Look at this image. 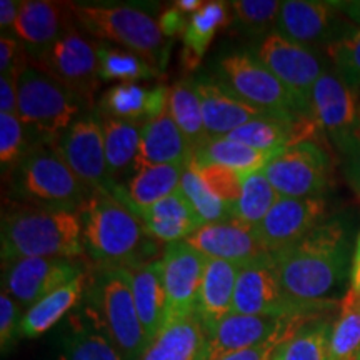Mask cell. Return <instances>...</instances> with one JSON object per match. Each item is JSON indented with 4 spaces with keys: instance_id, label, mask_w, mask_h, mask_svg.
Returning a JSON list of instances; mask_svg holds the SVG:
<instances>
[{
    "instance_id": "d4e9b609",
    "label": "cell",
    "mask_w": 360,
    "mask_h": 360,
    "mask_svg": "<svg viewBox=\"0 0 360 360\" xmlns=\"http://www.w3.org/2000/svg\"><path fill=\"white\" fill-rule=\"evenodd\" d=\"M124 269L132 287L139 319L150 344L165 327V319H167V297H165L164 283H162L160 262L159 259H155Z\"/></svg>"
},
{
    "instance_id": "cb8c5ba5",
    "label": "cell",
    "mask_w": 360,
    "mask_h": 360,
    "mask_svg": "<svg viewBox=\"0 0 360 360\" xmlns=\"http://www.w3.org/2000/svg\"><path fill=\"white\" fill-rule=\"evenodd\" d=\"M193 159V147L188 143L169 112L146 124L141 132L139 152L132 174L143 167L165 164H188Z\"/></svg>"
},
{
    "instance_id": "30bf717a",
    "label": "cell",
    "mask_w": 360,
    "mask_h": 360,
    "mask_svg": "<svg viewBox=\"0 0 360 360\" xmlns=\"http://www.w3.org/2000/svg\"><path fill=\"white\" fill-rule=\"evenodd\" d=\"M262 174L281 197H322L332 182L330 157L315 141H305L277 152Z\"/></svg>"
},
{
    "instance_id": "5bb4252c",
    "label": "cell",
    "mask_w": 360,
    "mask_h": 360,
    "mask_svg": "<svg viewBox=\"0 0 360 360\" xmlns=\"http://www.w3.org/2000/svg\"><path fill=\"white\" fill-rule=\"evenodd\" d=\"M255 57L310 110L314 85L326 72L322 57L307 45L292 42L272 32L260 40Z\"/></svg>"
},
{
    "instance_id": "ffe728a7",
    "label": "cell",
    "mask_w": 360,
    "mask_h": 360,
    "mask_svg": "<svg viewBox=\"0 0 360 360\" xmlns=\"http://www.w3.org/2000/svg\"><path fill=\"white\" fill-rule=\"evenodd\" d=\"M186 242L207 259H219L238 265H247L269 255L254 229L236 220L202 225L186 238Z\"/></svg>"
},
{
    "instance_id": "f907efd6",
    "label": "cell",
    "mask_w": 360,
    "mask_h": 360,
    "mask_svg": "<svg viewBox=\"0 0 360 360\" xmlns=\"http://www.w3.org/2000/svg\"><path fill=\"white\" fill-rule=\"evenodd\" d=\"M19 8L20 2H17V0H2L0 2V29H2V34H12L17 15H19Z\"/></svg>"
},
{
    "instance_id": "1f68e13d",
    "label": "cell",
    "mask_w": 360,
    "mask_h": 360,
    "mask_svg": "<svg viewBox=\"0 0 360 360\" xmlns=\"http://www.w3.org/2000/svg\"><path fill=\"white\" fill-rule=\"evenodd\" d=\"M60 360H124L115 345L85 314H75L60 340Z\"/></svg>"
},
{
    "instance_id": "7402d4cb",
    "label": "cell",
    "mask_w": 360,
    "mask_h": 360,
    "mask_svg": "<svg viewBox=\"0 0 360 360\" xmlns=\"http://www.w3.org/2000/svg\"><path fill=\"white\" fill-rule=\"evenodd\" d=\"M197 94L200 97L202 114L209 139L227 137L229 134L257 117L267 115L242 101L233 90L220 79H193Z\"/></svg>"
},
{
    "instance_id": "44dd1931",
    "label": "cell",
    "mask_w": 360,
    "mask_h": 360,
    "mask_svg": "<svg viewBox=\"0 0 360 360\" xmlns=\"http://www.w3.org/2000/svg\"><path fill=\"white\" fill-rule=\"evenodd\" d=\"M72 27H75V22L69 2L24 0L12 35L27 49L29 57H35Z\"/></svg>"
},
{
    "instance_id": "bcb514c9",
    "label": "cell",
    "mask_w": 360,
    "mask_h": 360,
    "mask_svg": "<svg viewBox=\"0 0 360 360\" xmlns=\"http://www.w3.org/2000/svg\"><path fill=\"white\" fill-rule=\"evenodd\" d=\"M29 60L20 62L6 74L0 75V114L17 115L19 105V82Z\"/></svg>"
},
{
    "instance_id": "ac0fdd59",
    "label": "cell",
    "mask_w": 360,
    "mask_h": 360,
    "mask_svg": "<svg viewBox=\"0 0 360 360\" xmlns=\"http://www.w3.org/2000/svg\"><path fill=\"white\" fill-rule=\"evenodd\" d=\"M326 210L322 197H281L254 232L269 254H277L323 224Z\"/></svg>"
},
{
    "instance_id": "f35d334b",
    "label": "cell",
    "mask_w": 360,
    "mask_h": 360,
    "mask_svg": "<svg viewBox=\"0 0 360 360\" xmlns=\"http://www.w3.org/2000/svg\"><path fill=\"white\" fill-rule=\"evenodd\" d=\"M96 47L98 53L101 80L135 82V80H152L162 77V72L154 69L137 53L125 51V49L110 47L103 42H96Z\"/></svg>"
},
{
    "instance_id": "83f0119b",
    "label": "cell",
    "mask_w": 360,
    "mask_h": 360,
    "mask_svg": "<svg viewBox=\"0 0 360 360\" xmlns=\"http://www.w3.org/2000/svg\"><path fill=\"white\" fill-rule=\"evenodd\" d=\"M186 165L165 164L143 167L130 175L125 184H119L112 195L139 215L141 210L148 209L177 191Z\"/></svg>"
},
{
    "instance_id": "4fadbf2b",
    "label": "cell",
    "mask_w": 360,
    "mask_h": 360,
    "mask_svg": "<svg viewBox=\"0 0 360 360\" xmlns=\"http://www.w3.org/2000/svg\"><path fill=\"white\" fill-rule=\"evenodd\" d=\"M232 312L272 317H314L323 309L299 305L283 294L272 254L242 265L233 292Z\"/></svg>"
},
{
    "instance_id": "c3c4849f",
    "label": "cell",
    "mask_w": 360,
    "mask_h": 360,
    "mask_svg": "<svg viewBox=\"0 0 360 360\" xmlns=\"http://www.w3.org/2000/svg\"><path fill=\"white\" fill-rule=\"evenodd\" d=\"M289 337H274L264 344L255 345V347H249L244 350H237V352H229L217 355V357L205 359V360H270L274 352H276L278 345L282 344L283 340H287Z\"/></svg>"
},
{
    "instance_id": "7a4b0ae2",
    "label": "cell",
    "mask_w": 360,
    "mask_h": 360,
    "mask_svg": "<svg viewBox=\"0 0 360 360\" xmlns=\"http://www.w3.org/2000/svg\"><path fill=\"white\" fill-rule=\"evenodd\" d=\"M2 262L20 259H79L85 255L75 210L25 207L4 214Z\"/></svg>"
},
{
    "instance_id": "4dcf8cb0",
    "label": "cell",
    "mask_w": 360,
    "mask_h": 360,
    "mask_svg": "<svg viewBox=\"0 0 360 360\" xmlns=\"http://www.w3.org/2000/svg\"><path fill=\"white\" fill-rule=\"evenodd\" d=\"M276 154L255 150L244 143L229 141L225 137L209 139L193 150V162L199 165H220V167L236 170L247 179L255 172H262L269 160Z\"/></svg>"
},
{
    "instance_id": "9c48e42d",
    "label": "cell",
    "mask_w": 360,
    "mask_h": 360,
    "mask_svg": "<svg viewBox=\"0 0 360 360\" xmlns=\"http://www.w3.org/2000/svg\"><path fill=\"white\" fill-rule=\"evenodd\" d=\"M34 67L64 85L85 103L89 110L94 109L97 90L101 87L98 74V53L96 42H92L77 25L60 35L51 47L35 57H29Z\"/></svg>"
},
{
    "instance_id": "d6a6232c",
    "label": "cell",
    "mask_w": 360,
    "mask_h": 360,
    "mask_svg": "<svg viewBox=\"0 0 360 360\" xmlns=\"http://www.w3.org/2000/svg\"><path fill=\"white\" fill-rule=\"evenodd\" d=\"M231 24L227 2H205L204 7L188 17L184 42V64L193 70L200 64L202 57L209 49L215 34L225 25Z\"/></svg>"
},
{
    "instance_id": "e575fe53",
    "label": "cell",
    "mask_w": 360,
    "mask_h": 360,
    "mask_svg": "<svg viewBox=\"0 0 360 360\" xmlns=\"http://www.w3.org/2000/svg\"><path fill=\"white\" fill-rule=\"evenodd\" d=\"M167 112L174 119L175 125L186 135L193 150L209 141L200 97L193 80H180L169 87Z\"/></svg>"
},
{
    "instance_id": "4316f807",
    "label": "cell",
    "mask_w": 360,
    "mask_h": 360,
    "mask_svg": "<svg viewBox=\"0 0 360 360\" xmlns=\"http://www.w3.org/2000/svg\"><path fill=\"white\" fill-rule=\"evenodd\" d=\"M242 265L219 259H207L204 277L197 300V315L204 323L207 335L214 327L232 314L233 292Z\"/></svg>"
},
{
    "instance_id": "52a82bcc",
    "label": "cell",
    "mask_w": 360,
    "mask_h": 360,
    "mask_svg": "<svg viewBox=\"0 0 360 360\" xmlns=\"http://www.w3.org/2000/svg\"><path fill=\"white\" fill-rule=\"evenodd\" d=\"M84 109L87 107L74 92L37 67L27 65L19 82L17 115L37 143L52 146L82 117Z\"/></svg>"
},
{
    "instance_id": "816d5d0a",
    "label": "cell",
    "mask_w": 360,
    "mask_h": 360,
    "mask_svg": "<svg viewBox=\"0 0 360 360\" xmlns=\"http://www.w3.org/2000/svg\"><path fill=\"white\" fill-rule=\"evenodd\" d=\"M345 174H347L350 186H352L355 193L360 197V147H357L347 155Z\"/></svg>"
},
{
    "instance_id": "74e56055",
    "label": "cell",
    "mask_w": 360,
    "mask_h": 360,
    "mask_svg": "<svg viewBox=\"0 0 360 360\" xmlns=\"http://www.w3.org/2000/svg\"><path fill=\"white\" fill-rule=\"evenodd\" d=\"M360 354V294L347 290L332 326L328 360H350Z\"/></svg>"
},
{
    "instance_id": "f546056e",
    "label": "cell",
    "mask_w": 360,
    "mask_h": 360,
    "mask_svg": "<svg viewBox=\"0 0 360 360\" xmlns=\"http://www.w3.org/2000/svg\"><path fill=\"white\" fill-rule=\"evenodd\" d=\"M87 278L89 274H80L77 278H74L67 285L53 290L52 294L45 295L37 304L27 309V312L22 315L19 337L34 339V337L42 335L52 327H56L75 305L82 302Z\"/></svg>"
},
{
    "instance_id": "db71d44e",
    "label": "cell",
    "mask_w": 360,
    "mask_h": 360,
    "mask_svg": "<svg viewBox=\"0 0 360 360\" xmlns=\"http://www.w3.org/2000/svg\"><path fill=\"white\" fill-rule=\"evenodd\" d=\"M204 4L205 2H202V0H177V2H174V7H177L184 13H191L192 15V13L200 11Z\"/></svg>"
},
{
    "instance_id": "9a60e30c",
    "label": "cell",
    "mask_w": 360,
    "mask_h": 360,
    "mask_svg": "<svg viewBox=\"0 0 360 360\" xmlns=\"http://www.w3.org/2000/svg\"><path fill=\"white\" fill-rule=\"evenodd\" d=\"M160 262V276L167 297V323L197 314V300L204 277L207 257L186 240L165 245Z\"/></svg>"
},
{
    "instance_id": "ab89813d",
    "label": "cell",
    "mask_w": 360,
    "mask_h": 360,
    "mask_svg": "<svg viewBox=\"0 0 360 360\" xmlns=\"http://www.w3.org/2000/svg\"><path fill=\"white\" fill-rule=\"evenodd\" d=\"M231 24L254 37H267L276 30L282 2L277 0H233L227 2Z\"/></svg>"
},
{
    "instance_id": "8d00e7d4",
    "label": "cell",
    "mask_w": 360,
    "mask_h": 360,
    "mask_svg": "<svg viewBox=\"0 0 360 360\" xmlns=\"http://www.w3.org/2000/svg\"><path fill=\"white\" fill-rule=\"evenodd\" d=\"M278 199L281 193L270 186L262 172L252 174L244 180L240 197L231 207V220L252 229L257 227Z\"/></svg>"
},
{
    "instance_id": "ee69618b",
    "label": "cell",
    "mask_w": 360,
    "mask_h": 360,
    "mask_svg": "<svg viewBox=\"0 0 360 360\" xmlns=\"http://www.w3.org/2000/svg\"><path fill=\"white\" fill-rule=\"evenodd\" d=\"M197 172L205 182V186L231 209L236 204L244 187V177L236 170L220 167V165H199L193 162Z\"/></svg>"
},
{
    "instance_id": "5b68a950",
    "label": "cell",
    "mask_w": 360,
    "mask_h": 360,
    "mask_svg": "<svg viewBox=\"0 0 360 360\" xmlns=\"http://www.w3.org/2000/svg\"><path fill=\"white\" fill-rule=\"evenodd\" d=\"M75 25L101 42H110L137 53L164 74L172 39L160 30L159 22L141 8L129 6H92L69 2Z\"/></svg>"
},
{
    "instance_id": "603a6c76",
    "label": "cell",
    "mask_w": 360,
    "mask_h": 360,
    "mask_svg": "<svg viewBox=\"0 0 360 360\" xmlns=\"http://www.w3.org/2000/svg\"><path fill=\"white\" fill-rule=\"evenodd\" d=\"M169 87H146L137 82H120L103 92L98 101V114L146 125L167 112Z\"/></svg>"
},
{
    "instance_id": "60d3db41",
    "label": "cell",
    "mask_w": 360,
    "mask_h": 360,
    "mask_svg": "<svg viewBox=\"0 0 360 360\" xmlns=\"http://www.w3.org/2000/svg\"><path fill=\"white\" fill-rule=\"evenodd\" d=\"M180 191L191 202L202 225L227 222L232 219L231 209L205 186V182L197 172L195 165H193V159L188 162L186 170H184L182 180H180Z\"/></svg>"
},
{
    "instance_id": "d590c367",
    "label": "cell",
    "mask_w": 360,
    "mask_h": 360,
    "mask_svg": "<svg viewBox=\"0 0 360 360\" xmlns=\"http://www.w3.org/2000/svg\"><path fill=\"white\" fill-rule=\"evenodd\" d=\"M334 322L317 319L283 340L270 360H328Z\"/></svg>"
},
{
    "instance_id": "277c9868",
    "label": "cell",
    "mask_w": 360,
    "mask_h": 360,
    "mask_svg": "<svg viewBox=\"0 0 360 360\" xmlns=\"http://www.w3.org/2000/svg\"><path fill=\"white\" fill-rule=\"evenodd\" d=\"M82 312L107 335L124 360H141L148 340L124 267H96L89 274Z\"/></svg>"
},
{
    "instance_id": "3957f363",
    "label": "cell",
    "mask_w": 360,
    "mask_h": 360,
    "mask_svg": "<svg viewBox=\"0 0 360 360\" xmlns=\"http://www.w3.org/2000/svg\"><path fill=\"white\" fill-rule=\"evenodd\" d=\"M85 254L97 267H129L143 260L148 237L141 217L107 192H90L79 209Z\"/></svg>"
},
{
    "instance_id": "d6986e66",
    "label": "cell",
    "mask_w": 360,
    "mask_h": 360,
    "mask_svg": "<svg viewBox=\"0 0 360 360\" xmlns=\"http://www.w3.org/2000/svg\"><path fill=\"white\" fill-rule=\"evenodd\" d=\"M337 2L287 0L282 2L276 30L282 37L302 45H327L339 40L340 22Z\"/></svg>"
},
{
    "instance_id": "11a10c76",
    "label": "cell",
    "mask_w": 360,
    "mask_h": 360,
    "mask_svg": "<svg viewBox=\"0 0 360 360\" xmlns=\"http://www.w3.org/2000/svg\"><path fill=\"white\" fill-rule=\"evenodd\" d=\"M350 360H360V354L357 355V357H354V359H350Z\"/></svg>"
},
{
    "instance_id": "f1b7e54d",
    "label": "cell",
    "mask_w": 360,
    "mask_h": 360,
    "mask_svg": "<svg viewBox=\"0 0 360 360\" xmlns=\"http://www.w3.org/2000/svg\"><path fill=\"white\" fill-rule=\"evenodd\" d=\"M207 330L199 315L167 323L147 345L141 360H202L207 345Z\"/></svg>"
},
{
    "instance_id": "6da1fadb",
    "label": "cell",
    "mask_w": 360,
    "mask_h": 360,
    "mask_svg": "<svg viewBox=\"0 0 360 360\" xmlns=\"http://www.w3.org/2000/svg\"><path fill=\"white\" fill-rule=\"evenodd\" d=\"M272 257L283 294L292 302L323 310L342 302L340 289L349 276L350 242L340 220L321 224Z\"/></svg>"
},
{
    "instance_id": "ba28073f",
    "label": "cell",
    "mask_w": 360,
    "mask_h": 360,
    "mask_svg": "<svg viewBox=\"0 0 360 360\" xmlns=\"http://www.w3.org/2000/svg\"><path fill=\"white\" fill-rule=\"evenodd\" d=\"M220 80L242 101L264 114L287 120H314L312 110L297 98L262 62L250 52H232L219 58Z\"/></svg>"
},
{
    "instance_id": "836d02e7",
    "label": "cell",
    "mask_w": 360,
    "mask_h": 360,
    "mask_svg": "<svg viewBox=\"0 0 360 360\" xmlns=\"http://www.w3.org/2000/svg\"><path fill=\"white\" fill-rule=\"evenodd\" d=\"M98 115L102 119L109 174L112 180L119 186L120 179L132 174L135 157L139 152V142H141L142 125L102 114Z\"/></svg>"
},
{
    "instance_id": "484cf974",
    "label": "cell",
    "mask_w": 360,
    "mask_h": 360,
    "mask_svg": "<svg viewBox=\"0 0 360 360\" xmlns=\"http://www.w3.org/2000/svg\"><path fill=\"white\" fill-rule=\"evenodd\" d=\"M139 217L147 236L165 245L186 240L191 233L202 227L200 219L180 187L165 199L141 210Z\"/></svg>"
},
{
    "instance_id": "7dc6e473",
    "label": "cell",
    "mask_w": 360,
    "mask_h": 360,
    "mask_svg": "<svg viewBox=\"0 0 360 360\" xmlns=\"http://www.w3.org/2000/svg\"><path fill=\"white\" fill-rule=\"evenodd\" d=\"M29 60V52L12 34L0 37V74H6L20 62Z\"/></svg>"
},
{
    "instance_id": "f5cc1de1",
    "label": "cell",
    "mask_w": 360,
    "mask_h": 360,
    "mask_svg": "<svg viewBox=\"0 0 360 360\" xmlns=\"http://www.w3.org/2000/svg\"><path fill=\"white\" fill-rule=\"evenodd\" d=\"M339 4L340 12L347 15L354 24L360 27V0H354V2H337Z\"/></svg>"
},
{
    "instance_id": "7bdbcfd3",
    "label": "cell",
    "mask_w": 360,
    "mask_h": 360,
    "mask_svg": "<svg viewBox=\"0 0 360 360\" xmlns=\"http://www.w3.org/2000/svg\"><path fill=\"white\" fill-rule=\"evenodd\" d=\"M332 69L350 87L360 90V30H352L326 47Z\"/></svg>"
},
{
    "instance_id": "2e32d148",
    "label": "cell",
    "mask_w": 360,
    "mask_h": 360,
    "mask_svg": "<svg viewBox=\"0 0 360 360\" xmlns=\"http://www.w3.org/2000/svg\"><path fill=\"white\" fill-rule=\"evenodd\" d=\"M314 317H272V315L229 314L207 337L204 359L237 352L264 344L274 337H290Z\"/></svg>"
},
{
    "instance_id": "7c38bea8",
    "label": "cell",
    "mask_w": 360,
    "mask_h": 360,
    "mask_svg": "<svg viewBox=\"0 0 360 360\" xmlns=\"http://www.w3.org/2000/svg\"><path fill=\"white\" fill-rule=\"evenodd\" d=\"M77 175L89 192L114 193L117 184L109 174L101 115L79 117L51 146Z\"/></svg>"
},
{
    "instance_id": "8fae6325",
    "label": "cell",
    "mask_w": 360,
    "mask_h": 360,
    "mask_svg": "<svg viewBox=\"0 0 360 360\" xmlns=\"http://www.w3.org/2000/svg\"><path fill=\"white\" fill-rule=\"evenodd\" d=\"M312 115L337 148L347 157L360 147V90L345 82L334 69H327L314 85Z\"/></svg>"
},
{
    "instance_id": "b9f144b4",
    "label": "cell",
    "mask_w": 360,
    "mask_h": 360,
    "mask_svg": "<svg viewBox=\"0 0 360 360\" xmlns=\"http://www.w3.org/2000/svg\"><path fill=\"white\" fill-rule=\"evenodd\" d=\"M35 146L19 115L0 114V162L4 172L15 167Z\"/></svg>"
},
{
    "instance_id": "f6af8a7d",
    "label": "cell",
    "mask_w": 360,
    "mask_h": 360,
    "mask_svg": "<svg viewBox=\"0 0 360 360\" xmlns=\"http://www.w3.org/2000/svg\"><path fill=\"white\" fill-rule=\"evenodd\" d=\"M20 305L17 300L2 290L0 295V345H2V354H7L11 345L19 337L20 327Z\"/></svg>"
},
{
    "instance_id": "681fc988",
    "label": "cell",
    "mask_w": 360,
    "mask_h": 360,
    "mask_svg": "<svg viewBox=\"0 0 360 360\" xmlns=\"http://www.w3.org/2000/svg\"><path fill=\"white\" fill-rule=\"evenodd\" d=\"M159 27L160 30L164 32V35L167 39H172L174 35L186 32L188 19L186 17V13L182 11H179L177 7H170L165 11L162 15L159 17Z\"/></svg>"
},
{
    "instance_id": "e0dca14e",
    "label": "cell",
    "mask_w": 360,
    "mask_h": 360,
    "mask_svg": "<svg viewBox=\"0 0 360 360\" xmlns=\"http://www.w3.org/2000/svg\"><path fill=\"white\" fill-rule=\"evenodd\" d=\"M84 274L74 259H20L4 264V292L30 309L45 295Z\"/></svg>"
},
{
    "instance_id": "8992f818",
    "label": "cell",
    "mask_w": 360,
    "mask_h": 360,
    "mask_svg": "<svg viewBox=\"0 0 360 360\" xmlns=\"http://www.w3.org/2000/svg\"><path fill=\"white\" fill-rule=\"evenodd\" d=\"M13 192L40 209L75 210L89 191L51 146L37 143L11 172Z\"/></svg>"
}]
</instances>
